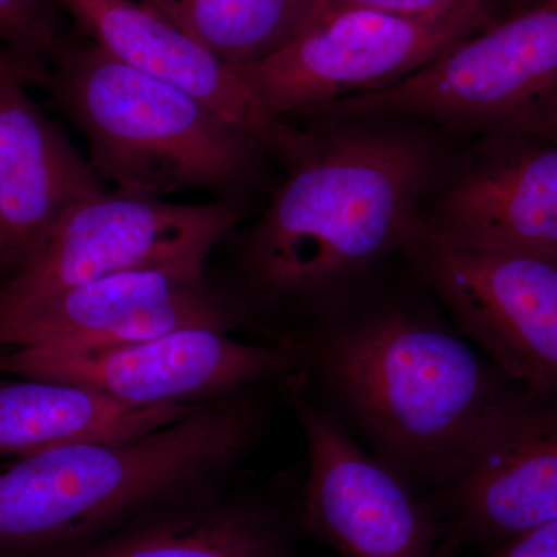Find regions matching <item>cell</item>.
Segmentation results:
<instances>
[{
    "mask_svg": "<svg viewBox=\"0 0 557 557\" xmlns=\"http://www.w3.org/2000/svg\"><path fill=\"white\" fill-rule=\"evenodd\" d=\"M541 135H545V137L555 139V141H557V116L552 121V123L548 124L547 129L542 132Z\"/></svg>",
    "mask_w": 557,
    "mask_h": 557,
    "instance_id": "cell-24",
    "label": "cell"
},
{
    "mask_svg": "<svg viewBox=\"0 0 557 557\" xmlns=\"http://www.w3.org/2000/svg\"><path fill=\"white\" fill-rule=\"evenodd\" d=\"M182 329L249 332L248 311L209 276L208 267L166 265L110 274L0 313V350L51 347L97 350Z\"/></svg>",
    "mask_w": 557,
    "mask_h": 557,
    "instance_id": "cell-11",
    "label": "cell"
},
{
    "mask_svg": "<svg viewBox=\"0 0 557 557\" xmlns=\"http://www.w3.org/2000/svg\"><path fill=\"white\" fill-rule=\"evenodd\" d=\"M310 149L247 228L230 234L222 278L263 338L285 343L387 269L421 201L458 156L421 121L313 116Z\"/></svg>",
    "mask_w": 557,
    "mask_h": 557,
    "instance_id": "cell-1",
    "label": "cell"
},
{
    "mask_svg": "<svg viewBox=\"0 0 557 557\" xmlns=\"http://www.w3.org/2000/svg\"><path fill=\"white\" fill-rule=\"evenodd\" d=\"M343 10L373 11V13L408 17V20H443V17L472 13L504 20V16L487 0H317L306 28L322 16Z\"/></svg>",
    "mask_w": 557,
    "mask_h": 557,
    "instance_id": "cell-20",
    "label": "cell"
},
{
    "mask_svg": "<svg viewBox=\"0 0 557 557\" xmlns=\"http://www.w3.org/2000/svg\"><path fill=\"white\" fill-rule=\"evenodd\" d=\"M87 139L90 164L120 193L163 199L205 190L245 199L271 157L193 95L129 67L98 44L67 42L47 84Z\"/></svg>",
    "mask_w": 557,
    "mask_h": 557,
    "instance_id": "cell-4",
    "label": "cell"
},
{
    "mask_svg": "<svg viewBox=\"0 0 557 557\" xmlns=\"http://www.w3.org/2000/svg\"><path fill=\"white\" fill-rule=\"evenodd\" d=\"M247 214L245 199L183 205L116 190L83 201L0 284V313L123 271L208 267L209 256Z\"/></svg>",
    "mask_w": 557,
    "mask_h": 557,
    "instance_id": "cell-7",
    "label": "cell"
},
{
    "mask_svg": "<svg viewBox=\"0 0 557 557\" xmlns=\"http://www.w3.org/2000/svg\"><path fill=\"white\" fill-rule=\"evenodd\" d=\"M17 81L0 84V263L21 269L65 212L108 193Z\"/></svg>",
    "mask_w": 557,
    "mask_h": 557,
    "instance_id": "cell-15",
    "label": "cell"
},
{
    "mask_svg": "<svg viewBox=\"0 0 557 557\" xmlns=\"http://www.w3.org/2000/svg\"><path fill=\"white\" fill-rule=\"evenodd\" d=\"M394 115L483 135L542 134L557 116V0H541L458 40L386 89L306 119Z\"/></svg>",
    "mask_w": 557,
    "mask_h": 557,
    "instance_id": "cell-5",
    "label": "cell"
},
{
    "mask_svg": "<svg viewBox=\"0 0 557 557\" xmlns=\"http://www.w3.org/2000/svg\"><path fill=\"white\" fill-rule=\"evenodd\" d=\"M497 21L475 13L408 20L336 11L267 60L234 70L277 119L306 116L333 102L386 89Z\"/></svg>",
    "mask_w": 557,
    "mask_h": 557,
    "instance_id": "cell-9",
    "label": "cell"
},
{
    "mask_svg": "<svg viewBox=\"0 0 557 557\" xmlns=\"http://www.w3.org/2000/svg\"><path fill=\"white\" fill-rule=\"evenodd\" d=\"M298 528L296 508L237 475L83 547L0 557H296Z\"/></svg>",
    "mask_w": 557,
    "mask_h": 557,
    "instance_id": "cell-16",
    "label": "cell"
},
{
    "mask_svg": "<svg viewBox=\"0 0 557 557\" xmlns=\"http://www.w3.org/2000/svg\"><path fill=\"white\" fill-rule=\"evenodd\" d=\"M205 405V403H203ZM201 405L139 406L64 381L0 380V458L141 437Z\"/></svg>",
    "mask_w": 557,
    "mask_h": 557,
    "instance_id": "cell-17",
    "label": "cell"
},
{
    "mask_svg": "<svg viewBox=\"0 0 557 557\" xmlns=\"http://www.w3.org/2000/svg\"><path fill=\"white\" fill-rule=\"evenodd\" d=\"M79 30L116 60L163 81L258 139L292 170L307 156L309 131L277 119L244 78L170 17L137 0H57Z\"/></svg>",
    "mask_w": 557,
    "mask_h": 557,
    "instance_id": "cell-14",
    "label": "cell"
},
{
    "mask_svg": "<svg viewBox=\"0 0 557 557\" xmlns=\"http://www.w3.org/2000/svg\"><path fill=\"white\" fill-rule=\"evenodd\" d=\"M418 220L449 239L557 255V141L483 135L424 197Z\"/></svg>",
    "mask_w": 557,
    "mask_h": 557,
    "instance_id": "cell-13",
    "label": "cell"
},
{
    "mask_svg": "<svg viewBox=\"0 0 557 557\" xmlns=\"http://www.w3.org/2000/svg\"><path fill=\"white\" fill-rule=\"evenodd\" d=\"M271 384L205 403L141 437L61 446L0 469V556L83 547L237 478L269 431Z\"/></svg>",
    "mask_w": 557,
    "mask_h": 557,
    "instance_id": "cell-3",
    "label": "cell"
},
{
    "mask_svg": "<svg viewBox=\"0 0 557 557\" xmlns=\"http://www.w3.org/2000/svg\"><path fill=\"white\" fill-rule=\"evenodd\" d=\"M143 2H150V0H143Z\"/></svg>",
    "mask_w": 557,
    "mask_h": 557,
    "instance_id": "cell-26",
    "label": "cell"
},
{
    "mask_svg": "<svg viewBox=\"0 0 557 557\" xmlns=\"http://www.w3.org/2000/svg\"><path fill=\"white\" fill-rule=\"evenodd\" d=\"M487 2H490L491 5H493L494 9H496L504 17L519 11V5L516 0H487Z\"/></svg>",
    "mask_w": 557,
    "mask_h": 557,
    "instance_id": "cell-23",
    "label": "cell"
},
{
    "mask_svg": "<svg viewBox=\"0 0 557 557\" xmlns=\"http://www.w3.org/2000/svg\"><path fill=\"white\" fill-rule=\"evenodd\" d=\"M317 0H150L230 67L284 49L306 28Z\"/></svg>",
    "mask_w": 557,
    "mask_h": 557,
    "instance_id": "cell-18",
    "label": "cell"
},
{
    "mask_svg": "<svg viewBox=\"0 0 557 557\" xmlns=\"http://www.w3.org/2000/svg\"><path fill=\"white\" fill-rule=\"evenodd\" d=\"M426 500L438 523V557L482 555L555 522L557 395L523 388L463 467Z\"/></svg>",
    "mask_w": 557,
    "mask_h": 557,
    "instance_id": "cell-12",
    "label": "cell"
},
{
    "mask_svg": "<svg viewBox=\"0 0 557 557\" xmlns=\"http://www.w3.org/2000/svg\"><path fill=\"white\" fill-rule=\"evenodd\" d=\"M7 81H17L27 87H47L50 81V67L21 51L3 47L0 49V84Z\"/></svg>",
    "mask_w": 557,
    "mask_h": 557,
    "instance_id": "cell-22",
    "label": "cell"
},
{
    "mask_svg": "<svg viewBox=\"0 0 557 557\" xmlns=\"http://www.w3.org/2000/svg\"><path fill=\"white\" fill-rule=\"evenodd\" d=\"M471 557H557V520L528 530L482 555Z\"/></svg>",
    "mask_w": 557,
    "mask_h": 557,
    "instance_id": "cell-21",
    "label": "cell"
},
{
    "mask_svg": "<svg viewBox=\"0 0 557 557\" xmlns=\"http://www.w3.org/2000/svg\"><path fill=\"white\" fill-rule=\"evenodd\" d=\"M281 388L307 445L300 530L339 557H438V523L426 498L362 448L292 373Z\"/></svg>",
    "mask_w": 557,
    "mask_h": 557,
    "instance_id": "cell-10",
    "label": "cell"
},
{
    "mask_svg": "<svg viewBox=\"0 0 557 557\" xmlns=\"http://www.w3.org/2000/svg\"><path fill=\"white\" fill-rule=\"evenodd\" d=\"M58 9L57 0H0V38L50 67L69 42Z\"/></svg>",
    "mask_w": 557,
    "mask_h": 557,
    "instance_id": "cell-19",
    "label": "cell"
},
{
    "mask_svg": "<svg viewBox=\"0 0 557 557\" xmlns=\"http://www.w3.org/2000/svg\"><path fill=\"white\" fill-rule=\"evenodd\" d=\"M386 270L293 336L292 373L314 403L418 494L453 479L522 394L450 321L426 285Z\"/></svg>",
    "mask_w": 557,
    "mask_h": 557,
    "instance_id": "cell-2",
    "label": "cell"
},
{
    "mask_svg": "<svg viewBox=\"0 0 557 557\" xmlns=\"http://www.w3.org/2000/svg\"><path fill=\"white\" fill-rule=\"evenodd\" d=\"M299 366L296 341L244 343L211 329L175 330L97 350H0L2 373L79 384L139 406L203 405L242 388L281 383Z\"/></svg>",
    "mask_w": 557,
    "mask_h": 557,
    "instance_id": "cell-8",
    "label": "cell"
},
{
    "mask_svg": "<svg viewBox=\"0 0 557 557\" xmlns=\"http://www.w3.org/2000/svg\"><path fill=\"white\" fill-rule=\"evenodd\" d=\"M401 258L502 372L557 395V255L449 239L418 220Z\"/></svg>",
    "mask_w": 557,
    "mask_h": 557,
    "instance_id": "cell-6",
    "label": "cell"
},
{
    "mask_svg": "<svg viewBox=\"0 0 557 557\" xmlns=\"http://www.w3.org/2000/svg\"><path fill=\"white\" fill-rule=\"evenodd\" d=\"M519 5V10L527 9V7L534 5V3L541 2V0H516Z\"/></svg>",
    "mask_w": 557,
    "mask_h": 557,
    "instance_id": "cell-25",
    "label": "cell"
}]
</instances>
